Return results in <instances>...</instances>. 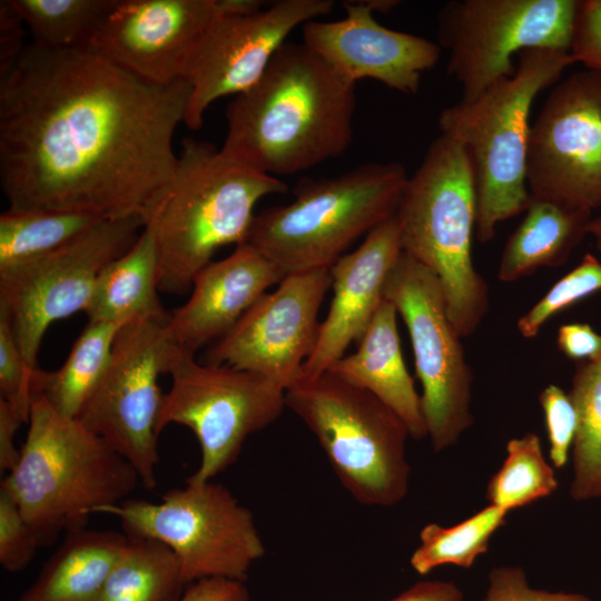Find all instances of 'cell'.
Returning a JSON list of instances; mask_svg holds the SVG:
<instances>
[{"label":"cell","mask_w":601,"mask_h":601,"mask_svg":"<svg viewBox=\"0 0 601 601\" xmlns=\"http://www.w3.org/2000/svg\"><path fill=\"white\" fill-rule=\"evenodd\" d=\"M190 85L146 81L92 48L29 43L0 78V184L16 211L142 216L171 179Z\"/></svg>","instance_id":"1"},{"label":"cell","mask_w":601,"mask_h":601,"mask_svg":"<svg viewBox=\"0 0 601 601\" xmlns=\"http://www.w3.org/2000/svg\"><path fill=\"white\" fill-rule=\"evenodd\" d=\"M355 87L305 43L286 41L227 106L220 149L277 178L336 158L353 139Z\"/></svg>","instance_id":"2"},{"label":"cell","mask_w":601,"mask_h":601,"mask_svg":"<svg viewBox=\"0 0 601 601\" xmlns=\"http://www.w3.org/2000/svg\"><path fill=\"white\" fill-rule=\"evenodd\" d=\"M286 190L280 178L185 138L171 179L142 216L156 248L159 290H188L218 248L247 243L259 199Z\"/></svg>","instance_id":"3"},{"label":"cell","mask_w":601,"mask_h":601,"mask_svg":"<svg viewBox=\"0 0 601 601\" xmlns=\"http://www.w3.org/2000/svg\"><path fill=\"white\" fill-rule=\"evenodd\" d=\"M139 482L134 466L101 437L31 392L20 459L0 487L16 501L40 546L86 528L98 509L128 499Z\"/></svg>","instance_id":"4"},{"label":"cell","mask_w":601,"mask_h":601,"mask_svg":"<svg viewBox=\"0 0 601 601\" xmlns=\"http://www.w3.org/2000/svg\"><path fill=\"white\" fill-rule=\"evenodd\" d=\"M573 63L569 51L526 49L512 76L474 100H461L440 112L441 134L464 147L474 169L479 242L492 240L499 224L526 210L531 108L536 96Z\"/></svg>","instance_id":"5"},{"label":"cell","mask_w":601,"mask_h":601,"mask_svg":"<svg viewBox=\"0 0 601 601\" xmlns=\"http://www.w3.org/2000/svg\"><path fill=\"white\" fill-rule=\"evenodd\" d=\"M395 216L402 250L437 277L453 326L461 337L471 336L489 309V286L472 259L477 191L461 144L442 134L432 141Z\"/></svg>","instance_id":"6"},{"label":"cell","mask_w":601,"mask_h":601,"mask_svg":"<svg viewBox=\"0 0 601 601\" xmlns=\"http://www.w3.org/2000/svg\"><path fill=\"white\" fill-rule=\"evenodd\" d=\"M408 175L367 162L333 178H304L294 200L255 215L247 243L285 276L329 269L359 236L395 215Z\"/></svg>","instance_id":"7"},{"label":"cell","mask_w":601,"mask_h":601,"mask_svg":"<svg viewBox=\"0 0 601 601\" xmlns=\"http://www.w3.org/2000/svg\"><path fill=\"white\" fill-rule=\"evenodd\" d=\"M290 408L318 441L342 486L359 504L391 508L410 489L405 423L372 393L329 372L286 391Z\"/></svg>","instance_id":"8"},{"label":"cell","mask_w":601,"mask_h":601,"mask_svg":"<svg viewBox=\"0 0 601 601\" xmlns=\"http://www.w3.org/2000/svg\"><path fill=\"white\" fill-rule=\"evenodd\" d=\"M96 513L118 518L130 538H149L177 555L187 584L223 578L243 581L266 549L254 514L225 485L186 481L160 503L126 499Z\"/></svg>","instance_id":"9"},{"label":"cell","mask_w":601,"mask_h":601,"mask_svg":"<svg viewBox=\"0 0 601 601\" xmlns=\"http://www.w3.org/2000/svg\"><path fill=\"white\" fill-rule=\"evenodd\" d=\"M179 351L170 371L156 433L169 424L191 430L200 463L186 481H210L238 459L252 434L273 424L286 407V391L272 380L228 365L199 364Z\"/></svg>","instance_id":"10"},{"label":"cell","mask_w":601,"mask_h":601,"mask_svg":"<svg viewBox=\"0 0 601 601\" xmlns=\"http://www.w3.org/2000/svg\"><path fill=\"white\" fill-rule=\"evenodd\" d=\"M179 351L167 324L126 323L105 374L77 416L134 466L147 490L157 486L156 425L165 395L158 380L169 374Z\"/></svg>","instance_id":"11"},{"label":"cell","mask_w":601,"mask_h":601,"mask_svg":"<svg viewBox=\"0 0 601 601\" xmlns=\"http://www.w3.org/2000/svg\"><path fill=\"white\" fill-rule=\"evenodd\" d=\"M383 296L395 306L410 334L432 447L436 453L445 451L473 424V375L440 280L402 250L386 277Z\"/></svg>","instance_id":"12"},{"label":"cell","mask_w":601,"mask_h":601,"mask_svg":"<svg viewBox=\"0 0 601 601\" xmlns=\"http://www.w3.org/2000/svg\"><path fill=\"white\" fill-rule=\"evenodd\" d=\"M142 229L139 217L102 220L51 253L0 268V313L31 368L48 327L86 311L101 272Z\"/></svg>","instance_id":"13"},{"label":"cell","mask_w":601,"mask_h":601,"mask_svg":"<svg viewBox=\"0 0 601 601\" xmlns=\"http://www.w3.org/2000/svg\"><path fill=\"white\" fill-rule=\"evenodd\" d=\"M580 0H454L437 17L447 73L472 101L514 73L512 58L532 48L571 50Z\"/></svg>","instance_id":"14"},{"label":"cell","mask_w":601,"mask_h":601,"mask_svg":"<svg viewBox=\"0 0 601 601\" xmlns=\"http://www.w3.org/2000/svg\"><path fill=\"white\" fill-rule=\"evenodd\" d=\"M531 197L588 210L601 207V72L558 81L531 125Z\"/></svg>","instance_id":"15"},{"label":"cell","mask_w":601,"mask_h":601,"mask_svg":"<svg viewBox=\"0 0 601 601\" xmlns=\"http://www.w3.org/2000/svg\"><path fill=\"white\" fill-rule=\"evenodd\" d=\"M333 8V0H278L249 13H220L189 60L185 79L191 90L184 124L199 130L215 100L252 88L295 28Z\"/></svg>","instance_id":"16"},{"label":"cell","mask_w":601,"mask_h":601,"mask_svg":"<svg viewBox=\"0 0 601 601\" xmlns=\"http://www.w3.org/2000/svg\"><path fill=\"white\" fill-rule=\"evenodd\" d=\"M331 286L329 269L285 276L213 345L208 364L257 373L287 391L302 380L315 348L318 312Z\"/></svg>","instance_id":"17"},{"label":"cell","mask_w":601,"mask_h":601,"mask_svg":"<svg viewBox=\"0 0 601 601\" xmlns=\"http://www.w3.org/2000/svg\"><path fill=\"white\" fill-rule=\"evenodd\" d=\"M219 14L218 0H117L88 47L146 81L170 85L185 79Z\"/></svg>","instance_id":"18"},{"label":"cell","mask_w":601,"mask_h":601,"mask_svg":"<svg viewBox=\"0 0 601 601\" xmlns=\"http://www.w3.org/2000/svg\"><path fill=\"white\" fill-rule=\"evenodd\" d=\"M343 6V19L306 22L303 43L355 83L373 79L398 92L416 93L423 72L440 60V45L382 26L365 1Z\"/></svg>","instance_id":"19"},{"label":"cell","mask_w":601,"mask_h":601,"mask_svg":"<svg viewBox=\"0 0 601 601\" xmlns=\"http://www.w3.org/2000/svg\"><path fill=\"white\" fill-rule=\"evenodd\" d=\"M402 253L400 226L392 216L371 230L362 245L329 268L333 298L302 378L325 373L358 343L382 303L386 277Z\"/></svg>","instance_id":"20"},{"label":"cell","mask_w":601,"mask_h":601,"mask_svg":"<svg viewBox=\"0 0 601 601\" xmlns=\"http://www.w3.org/2000/svg\"><path fill=\"white\" fill-rule=\"evenodd\" d=\"M284 278L280 270L248 243L211 262L194 279L188 300L170 313L167 328L189 354L224 337L266 290Z\"/></svg>","instance_id":"21"},{"label":"cell","mask_w":601,"mask_h":601,"mask_svg":"<svg viewBox=\"0 0 601 601\" xmlns=\"http://www.w3.org/2000/svg\"><path fill=\"white\" fill-rule=\"evenodd\" d=\"M396 317L395 306L383 298L356 352L326 372L372 393L405 423L412 439L422 440L427 432L421 395L403 359Z\"/></svg>","instance_id":"22"},{"label":"cell","mask_w":601,"mask_h":601,"mask_svg":"<svg viewBox=\"0 0 601 601\" xmlns=\"http://www.w3.org/2000/svg\"><path fill=\"white\" fill-rule=\"evenodd\" d=\"M128 536L119 531L75 529L17 601H96Z\"/></svg>","instance_id":"23"},{"label":"cell","mask_w":601,"mask_h":601,"mask_svg":"<svg viewBox=\"0 0 601 601\" xmlns=\"http://www.w3.org/2000/svg\"><path fill=\"white\" fill-rule=\"evenodd\" d=\"M591 213L533 198L502 252L497 278L515 282L541 267L563 265L588 235Z\"/></svg>","instance_id":"24"},{"label":"cell","mask_w":601,"mask_h":601,"mask_svg":"<svg viewBox=\"0 0 601 601\" xmlns=\"http://www.w3.org/2000/svg\"><path fill=\"white\" fill-rule=\"evenodd\" d=\"M158 290L156 248L144 228L134 245L101 272L83 313L88 322L167 324L170 313L161 305Z\"/></svg>","instance_id":"25"},{"label":"cell","mask_w":601,"mask_h":601,"mask_svg":"<svg viewBox=\"0 0 601 601\" xmlns=\"http://www.w3.org/2000/svg\"><path fill=\"white\" fill-rule=\"evenodd\" d=\"M122 325L88 322L61 367L33 371L31 392L42 395L59 414L77 417L109 365Z\"/></svg>","instance_id":"26"},{"label":"cell","mask_w":601,"mask_h":601,"mask_svg":"<svg viewBox=\"0 0 601 601\" xmlns=\"http://www.w3.org/2000/svg\"><path fill=\"white\" fill-rule=\"evenodd\" d=\"M186 585L180 562L168 545L128 536L96 601H178Z\"/></svg>","instance_id":"27"},{"label":"cell","mask_w":601,"mask_h":601,"mask_svg":"<svg viewBox=\"0 0 601 601\" xmlns=\"http://www.w3.org/2000/svg\"><path fill=\"white\" fill-rule=\"evenodd\" d=\"M569 395L578 413L572 446L573 476L570 496L574 501L601 497V357L580 362Z\"/></svg>","instance_id":"28"},{"label":"cell","mask_w":601,"mask_h":601,"mask_svg":"<svg viewBox=\"0 0 601 601\" xmlns=\"http://www.w3.org/2000/svg\"><path fill=\"white\" fill-rule=\"evenodd\" d=\"M508 514V511L489 504L452 526L425 524L420 531V544L410 558L412 569L426 575L443 565L472 568L487 551L491 538L505 523Z\"/></svg>","instance_id":"29"},{"label":"cell","mask_w":601,"mask_h":601,"mask_svg":"<svg viewBox=\"0 0 601 601\" xmlns=\"http://www.w3.org/2000/svg\"><path fill=\"white\" fill-rule=\"evenodd\" d=\"M102 220L85 213L8 209L0 216V268L51 253Z\"/></svg>","instance_id":"30"},{"label":"cell","mask_w":601,"mask_h":601,"mask_svg":"<svg viewBox=\"0 0 601 601\" xmlns=\"http://www.w3.org/2000/svg\"><path fill=\"white\" fill-rule=\"evenodd\" d=\"M501 467L486 486L489 504L508 512L552 495L558 489L554 469L545 460L538 434L511 439Z\"/></svg>","instance_id":"31"},{"label":"cell","mask_w":601,"mask_h":601,"mask_svg":"<svg viewBox=\"0 0 601 601\" xmlns=\"http://www.w3.org/2000/svg\"><path fill=\"white\" fill-rule=\"evenodd\" d=\"M117 0H12L33 43L86 47Z\"/></svg>","instance_id":"32"},{"label":"cell","mask_w":601,"mask_h":601,"mask_svg":"<svg viewBox=\"0 0 601 601\" xmlns=\"http://www.w3.org/2000/svg\"><path fill=\"white\" fill-rule=\"evenodd\" d=\"M601 290V262L588 253L516 322L524 338H534L558 313Z\"/></svg>","instance_id":"33"},{"label":"cell","mask_w":601,"mask_h":601,"mask_svg":"<svg viewBox=\"0 0 601 601\" xmlns=\"http://www.w3.org/2000/svg\"><path fill=\"white\" fill-rule=\"evenodd\" d=\"M33 371L16 342L8 318L0 313V398L9 403L24 423L29 422Z\"/></svg>","instance_id":"34"},{"label":"cell","mask_w":601,"mask_h":601,"mask_svg":"<svg viewBox=\"0 0 601 601\" xmlns=\"http://www.w3.org/2000/svg\"><path fill=\"white\" fill-rule=\"evenodd\" d=\"M543 410L550 460L562 469L572 451L578 428V413L569 395L555 384H549L539 396Z\"/></svg>","instance_id":"35"},{"label":"cell","mask_w":601,"mask_h":601,"mask_svg":"<svg viewBox=\"0 0 601 601\" xmlns=\"http://www.w3.org/2000/svg\"><path fill=\"white\" fill-rule=\"evenodd\" d=\"M40 546L16 501L0 487V564L11 573L24 570Z\"/></svg>","instance_id":"36"},{"label":"cell","mask_w":601,"mask_h":601,"mask_svg":"<svg viewBox=\"0 0 601 601\" xmlns=\"http://www.w3.org/2000/svg\"><path fill=\"white\" fill-rule=\"evenodd\" d=\"M482 601H593L575 592L548 591L530 585L524 570L518 565L496 566L489 573Z\"/></svg>","instance_id":"37"},{"label":"cell","mask_w":601,"mask_h":601,"mask_svg":"<svg viewBox=\"0 0 601 601\" xmlns=\"http://www.w3.org/2000/svg\"><path fill=\"white\" fill-rule=\"evenodd\" d=\"M570 53L574 62L601 72V0H580Z\"/></svg>","instance_id":"38"},{"label":"cell","mask_w":601,"mask_h":601,"mask_svg":"<svg viewBox=\"0 0 601 601\" xmlns=\"http://www.w3.org/2000/svg\"><path fill=\"white\" fill-rule=\"evenodd\" d=\"M24 22L12 0L0 1V78L19 61L28 45L24 43Z\"/></svg>","instance_id":"39"},{"label":"cell","mask_w":601,"mask_h":601,"mask_svg":"<svg viewBox=\"0 0 601 601\" xmlns=\"http://www.w3.org/2000/svg\"><path fill=\"white\" fill-rule=\"evenodd\" d=\"M559 351L570 359L592 362L601 357V334L588 323L562 324L556 334Z\"/></svg>","instance_id":"40"},{"label":"cell","mask_w":601,"mask_h":601,"mask_svg":"<svg viewBox=\"0 0 601 601\" xmlns=\"http://www.w3.org/2000/svg\"><path fill=\"white\" fill-rule=\"evenodd\" d=\"M178 601H250L245 582L210 578L190 583Z\"/></svg>","instance_id":"41"},{"label":"cell","mask_w":601,"mask_h":601,"mask_svg":"<svg viewBox=\"0 0 601 601\" xmlns=\"http://www.w3.org/2000/svg\"><path fill=\"white\" fill-rule=\"evenodd\" d=\"M24 423L14 408L0 398V470L11 472L19 462L20 450L14 437L20 425Z\"/></svg>","instance_id":"42"},{"label":"cell","mask_w":601,"mask_h":601,"mask_svg":"<svg viewBox=\"0 0 601 601\" xmlns=\"http://www.w3.org/2000/svg\"><path fill=\"white\" fill-rule=\"evenodd\" d=\"M460 588L450 581H418L388 601H463Z\"/></svg>","instance_id":"43"},{"label":"cell","mask_w":601,"mask_h":601,"mask_svg":"<svg viewBox=\"0 0 601 601\" xmlns=\"http://www.w3.org/2000/svg\"><path fill=\"white\" fill-rule=\"evenodd\" d=\"M588 235L593 237L595 247L601 254V215L595 218H591L588 226Z\"/></svg>","instance_id":"44"},{"label":"cell","mask_w":601,"mask_h":601,"mask_svg":"<svg viewBox=\"0 0 601 601\" xmlns=\"http://www.w3.org/2000/svg\"><path fill=\"white\" fill-rule=\"evenodd\" d=\"M372 11L388 12L393 8L397 7L400 1L396 0H368L365 1Z\"/></svg>","instance_id":"45"}]
</instances>
